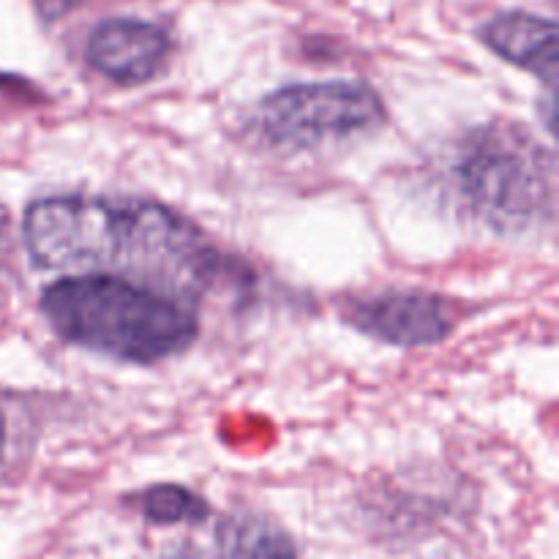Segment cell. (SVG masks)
<instances>
[{
    "instance_id": "cell-1",
    "label": "cell",
    "mask_w": 559,
    "mask_h": 559,
    "mask_svg": "<svg viewBox=\"0 0 559 559\" xmlns=\"http://www.w3.org/2000/svg\"><path fill=\"white\" fill-rule=\"evenodd\" d=\"M22 238L31 260L47 271L126 267L173 293L207 289L224 265L189 218L151 202L44 197L27 207Z\"/></svg>"
},
{
    "instance_id": "cell-2",
    "label": "cell",
    "mask_w": 559,
    "mask_h": 559,
    "mask_svg": "<svg viewBox=\"0 0 559 559\" xmlns=\"http://www.w3.org/2000/svg\"><path fill=\"white\" fill-rule=\"evenodd\" d=\"M41 311L66 342L131 364H158L197 338V314L183 298L112 273L49 284Z\"/></svg>"
},
{
    "instance_id": "cell-3",
    "label": "cell",
    "mask_w": 559,
    "mask_h": 559,
    "mask_svg": "<svg viewBox=\"0 0 559 559\" xmlns=\"http://www.w3.org/2000/svg\"><path fill=\"white\" fill-rule=\"evenodd\" d=\"M445 189L453 211L495 235H527L555 213V158L519 123L473 126L451 145Z\"/></svg>"
},
{
    "instance_id": "cell-4",
    "label": "cell",
    "mask_w": 559,
    "mask_h": 559,
    "mask_svg": "<svg viewBox=\"0 0 559 559\" xmlns=\"http://www.w3.org/2000/svg\"><path fill=\"white\" fill-rule=\"evenodd\" d=\"M385 123L380 96L366 82H309L271 93L257 107V136L278 151H314L377 131Z\"/></svg>"
},
{
    "instance_id": "cell-5",
    "label": "cell",
    "mask_w": 559,
    "mask_h": 559,
    "mask_svg": "<svg viewBox=\"0 0 559 559\" xmlns=\"http://www.w3.org/2000/svg\"><path fill=\"white\" fill-rule=\"evenodd\" d=\"M344 320L366 336L396 347L440 344L453 331L448 300L418 289H396V293L355 300L344 309Z\"/></svg>"
},
{
    "instance_id": "cell-6",
    "label": "cell",
    "mask_w": 559,
    "mask_h": 559,
    "mask_svg": "<svg viewBox=\"0 0 559 559\" xmlns=\"http://www.w3.org/2000/svg\"><path fill=\"white\" fill-rule=\"evenodd\" d=\"M169 38L158 25L142 20H107L87 41V60L112 82H147L167 58Z\"/></svg>"
},
{
    "instance_id": "cell-7",
    "label": "cell",
    "mask_w": 559,
    "mask_h": 559,
    "mask_svg": "<svg viewBox=\"0 0 559 559\" xmlns=\"http://www.w3.org/2000/svg\"><path fill=\"white\" fill-rule=\"evenodd\" d=\"M480 38L508 63L538 74L546 85L557 82V25L544 16L511 11L480 31Z\"/></svg>"
},
{
    "instance_id": "cell-8",
    "label": "cell",
    "mask_w": 559,
    "mask_h": 559,
    "mask_svg": "<svg viewBox=\"0 0 559 559\" xmlns=\"http://www.w3.org/2000/svg\"><path fill=\"white\" fill-rule=\"evenodd\" d=\"M218 559H298L282 530L260 516H229L218 527Z\"/></svg>"
},
{
    "instance_id": "cell-9",
    "label": "cell",
    "mask_w": 559,
    "mask_h": 559,
    "mask_svg": "<svg viewBox=\"0 0 559 559\" xmlns=\"http://www.w3.org/2000/svg\"><path fill=\"white\" fill-rule=\"evenodd\" d=\"M142 516L151 519L156 524H180V522H205L211 508L202 497L194 491L183 489V486H153V489L142 491L136 497Z\"/></svg>"
},
{
    "instance_id": "cell-10",
    "label": "cell",
    "mask_w": 559,
    "mask_h": 559,
    "mask_svg": "<svg viewBox=\"0 0 559 559\" xmlns=\"http://www.w3.org/2000/svg\"><path fill=\"white\" fill-rule=\"evenodd\" d=\"M82 0H36L38 14L44 16V22L60 20V16H66L71 9H76Z\"/></svg>"
},
{
    "instance_id": "cell-11",
    "label": "cell",
    "mask_w": 559,
    "mask_h": 559,
    "mask_svg": "<svg viewBox=\"0 0 559 559\" xmlns=\"http://www.w3.org/2000/svg\"><path fill=\"white\" fill-rule=\"evenodd\" d=\"M164 559H202V557L197 555L194 549H178V551H173V555H167Z\"/></svg>"
},
{
    "instance_id": "cell-12",
    "label": "cell",
    "mask_w": 559,
    "mask_h": 559,
    "mask_svg": "<svg viewBox=\"0 0 559 559\" xmlns=\"http://www.w3.org/2000/svg\"><path fill=\"white\" fill-rule=\"evenodd\" d=\"M0 451H3V418H0Z\"/></svg>"
}]
</instances>
